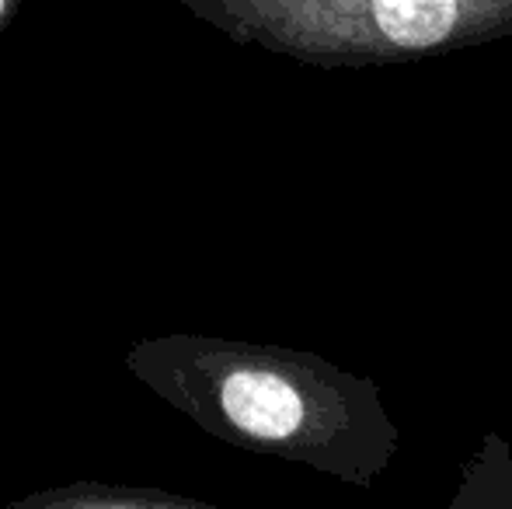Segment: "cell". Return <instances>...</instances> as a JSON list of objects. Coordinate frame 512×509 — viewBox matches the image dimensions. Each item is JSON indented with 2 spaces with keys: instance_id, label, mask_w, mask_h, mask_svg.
Listing matches in <instances>:
<instances>
[{
  "instance_id": "1",
  "label": "cell",
  "mask_w": 512,
  "mask_h": 509,
  "mask_svg": "<svg viewBox=\"0 0 512 509\" xmlns=\"http://www.w3.org/2000/svg\"><path fill=\"white\" fill-rule=\"evenodd\" d=\"M126 370L216 440L356 489H373L398 454L380 384L307 349L178 332L133 342Z\"/></svg>"
},
{
  "instance_id": "2",
  "label": "cell",
  "mask_w": 512,
  "mask_h": 509,
  "mask_svg": "<svg viewBox=\"0 0 512 509\" xmlns=\"http://www.w3.org/2000/svg\"><path fill=\"white\" fill-rule=\"evenodd\" d=\"M237 46L317 70L425 63L512 35V0H178Z\"/></svg>"
},
{
  "instance_id": "3",
  "label": "cell",
  "mask_w": 512,
  "mask_h": 509,
  "mask_svg": "<svg viewBox=\"0 0 512 509\" xmlns=\"http://www.w3.org/2000/svg\"><path fill=\"white\" fill-rule=\"evenodd\" d=\"M7 509H216L206 499L133 482H67L11 499Z\"/></svg>"
},
{
  "instance_id": "4",
  "label": "cell",
  "mask_w": 512,
  "mask_h": 509,
  "mask_svg": "<svg viewBox=\"0 0 512 509\" xmlns=\"http://www.w3.org/2000/svg\"><path fill=\"white\" fill-rule=\"evenodd\" d=\"M450 509H512V447L488 429L481 447L464 464Z\"/></svg>"
},
{
  "instance_id": "5",
  "label": "cell",
  "mask_w": 512,
  "mask_h": 509,
  "mask_svg": "<svg viewBox=\"0 0 512 509\" xmlns=\"http://www.w3.org/2000/svg\"><path fill=\"white\" fill-rule=\"evenodd\" d=\"M25 4H28V0H0V35H4V28L11 25L14 18H18V11Z\"/></svg>"
}]
</instances>
